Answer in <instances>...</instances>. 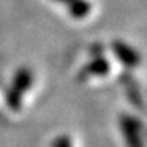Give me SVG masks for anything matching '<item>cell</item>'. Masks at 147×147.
I'll return each instance as SVG.
<instances>
[{
	"label": "cell",
	"mask_w": 147,
	"mask_h": 147,
	"mask_svg": "<svg viewBox=\"0 0 147 147\" xmlns=\"http://www.w3.org/2000/svg\"><path fill=\"white\" fill-rule=\"evenodd\" d=\"M33 84V73L29 67H20L16 70L10 87L6 90V104L10 110L19 111L23 106V96Z\"/></svg>",
	"instance_id": "obj_1"
},
{
	"label": "cell",
	"mask_w": 147,
	"mask_h": 147,
	"mask_svg": "<svg viewBox=\"0 0 147 147\" xmlns=\"http://www.w3.org/2000/svg\"><path fill=\"white\" fill-rule=\"evenodd\" d=\"M119 127L127 147H144L142 137L143 124L137 117L131 114H121L119 119Z\"/></svg>",
	"instance_id": "obj_2"
},
{
	"label": "cell",
	"mask_w": 147,
	"mask_h": 147,
	"mask_svg": "<svg viewBox=\"0 0 147 147\" xmlns=\"http://www.w3.org/2000/svg\"><path fill=\"white\" fill-rule=\"evenodd\" d=\"M111 50L116 56V59L126 66L127 69H134L142 63V56L134 47H131L130 45H127L123 40H114L111 42Z\"/></svg>",
	"instance_id": "obj_3"
},
{
	"label": "cell",
	"mask_w": 147,
	"mask_h": 147,
	"mask_svg": "<svg viewBox=\"0 0 147 147\" xmlns=\"http://www.w3.org/2000/svg\"><path fill=\"white\" fill-rule=\"evenodd\" d=\"M119 82L121 83V86L124 87L126 96L129 98V101L139 109L140 111H144V100H143V94L140 92V86L137 83V80L133 77V74L130 71H123L119 76Z\"/></svg>",
	"instance_id": "obj_4"
},
{
	"label": "cell",
	"mask_w": 147,
	"mask_h": 147,
	"mask_svg": "<svg viewBox=\"0 0 147 147\" xmlns=\"http://www.w3.org/2000/svg\"><path fill=\"white\" fill-rule=\"evenodd\" d=\"M110 61L104 57V56H96L94 59H92L89 63H86L82 70L77 74V80L79 82H86L87 79L93 77V76H106L110 71Z\"/></svg>",
	"instance_id": "obj_5"
},
{
	"label": "cell",
	"mask_w": 147,
	"mask_h": 147,
	"mask_svg": "<svg viewBox=\"0 0 147 147\" xmlns=\"http://www.w3.org/2000/svg\"><path fill=\"white\" fill-rule=\"evenodd\" d=\"M92 10V3L89 0H70L69 1V13L74 19L86 17Z\"/></svg>",
	"instance_id": "obj_6"
},
{
	"label": "cell",
	"mask_w": 147,
	"mask_h": 147,
	"mask_svg": "<svg viewBox=\"0 0 147 147\" xmlns=\"http://www.w3.org/2000/svg\"><path fill=\"white\" fill-rule=\"evenodd\" d=\"M50 147H73V143H71V139L69 136L61 134V136H59L53 140Z\"/></svg>",
	"instance_id": "obj_7"
},
{
	"label": "cell",
	"mask_w": 147,
	"mask_h": 147,
	"mask_svg": "<svg viewBox=\"0 0 147 147\" xmlns=\"http://www.w3.org/2000/svg\"><path fill=\"white\" fill-rule=\"evenodd\" d=\"M56 1H60V3H69L70 0H56Z\"/></svg>",
	"instance_id": "obj_8"
}]
</instances>
